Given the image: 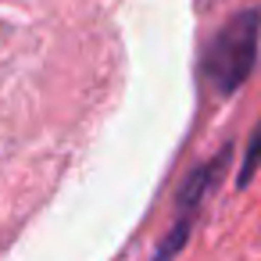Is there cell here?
<instances>
[{
    "label": "cell",
    "instance_id": "obj_1",
    "mask_svg": "<svg viewBox=\"0 0 261 261\" xmlns=\"http://www.w3.org/2000/svg\"><path fill=\"white\" fill-rule=\"evenodd\" d=\"M257 43H261V11L257 8L236 11L207 40L200 72H204V79L211 83V90L218 97L236 93L250 79V72L257 65Z\"/></svg>",
    "mask_w": 261,
    "mask_h": 261
},
{
    "label": "cell",
    "instance_id": "obj_2",
    "mask_svg": "<svg viewBox=\"0 0 261 261\" xmlns=\"http://www.w3.org/2000/svg\"><path fill=\"white\" fill-rule=\"evenodd\" d=\"M229 158H232V143H225L211 161H200V165L182 179V186H179V193H175V218H172L168 232L158 240L150 261H172V257H179V250L186 247V240H190V232H193V225H197V215H200L204 200L211 197L215 182L225 175Z\"/></svg>",
    "mask_w": 261,
    "mask_h": 261
},
{
    "label": "cell",
    "instance_id": "obj_3",
    "mask_svg": "<svg viewBox=\"0 0 261 261\" xmlns=\"http://www.w3.org/2000/svg\"><path fill=\"white\" fill-rule=\"evenodd\" d=\"M257 168H261V122L254 125V133H250V140H247L243 165H240V172H236V186H247V182L254 179Z\"/></svg>",
    "mask_w": 261,
    "mask_h": 261
}]
</instances>
